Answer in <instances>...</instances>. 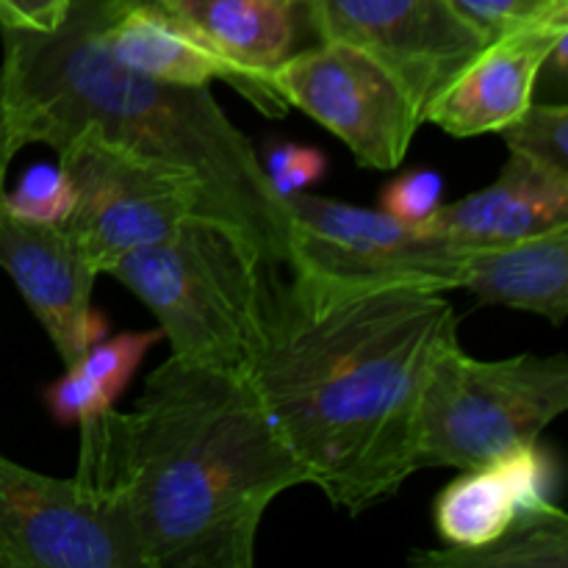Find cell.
<instances>
[{"label":"cell","instance_id":"4316f807","mask_svg":"<svg viewBox=\"0 0 568 568\" xmlns=\"http://www.w3.org/2000/svg\"><path fill=\"white\" fill-rule=\"evenodd\" d=\"M155 3H161V6H164V3H170V0H155Z\"/></svg>","mask_w":568,"mask_h":568},{"label":"cell","instance_id":"ac0fdd59","mask_svg":"<svg viewBox=\"0 0 568 568\" xmlns=\"http://www.w3.org/2000/svg\"><path fill=\"white\" fill-rule=\"evenodd\" d=\"M161 331L116 333L98 338L64 375L44 388L42 399L59 425H87L114 408L136 375L144 355L161 342Z\"/></svg>","mask_w":568,"mask_h":568},{"label":"cell","instance_id":"5bb4252c","mask_svg":"<svg viewBox=\"0 0 568 568\" xmlns=\"http://www.w3.org/2000/svg\"><path fill=\"white\" fill-rule=\"evenodd\" d=\"M555 460L536 444L477 469H464L433 503L444 547H483L503 536L525 510L552 503Z\"/></svg>","mask_w":568,"mask_h":568},{"label":"cell","instance_id":"d6986e66","mask_svg":"<svg viewBox=\"0 0 568 568\" xmlns=\"http://www.w3.org/2000/svg\"><path fill=\"white\" fill-rule=\"evenodd\" d=\"M416 568H568V516L555 503L525 510L483 547H436L408 555Z\"/></svg>","mask_w":568,"mask_h":568},{"label":"cell","instance_id":"4fadbf2b","mask_svg":"<svg viewBox=\"0 0 568 568\" xmlns=\"http://www.w3.org/2000/svg\"><path fill=\"white\" fill-rule=\"evenodd\" d=\"M103 39L116 64L175 87H209L225 81L270 116H283L288 105L264 83L250 81L216 55L192 28L155 0H120L103 28Z\"/></svg>","mask_w":568,"mask_h":568},{"label":"cell","instance_id":"30bf717a","mask_svg":"<svg viewBox=\"0 0 568 568\" xmlns=\"http://www.w3.org/2000/svg\"><path fill=\"white\" fill-rule=\"evenodd\" d=\"M320 42H342L381 61L425 105L488 42L449 0H300Z\"/></svg>","mask_w":568,"mask_h":568},{"label":"cell","instance_id":"603a6c76","mask_svg":"<svg viewBox=\"0 0 568 568\" xmlns=\"http://www.w3.org/2000/svg\"><path fill=\"white\" fill-rule=\"evenodd\" d=\"M444 205V181L433 170H410L386 183L381 209L405 225L427 227Z\"/></svg>","mask_w":568,"mask_h":568},{"label":"cell","instance_id":"277c9868","mask_svg":"<svg viewBox=\"0 0 568 568\" xmlns=\"http://www.w3.org/2000/svg\"><path fill=\"white\" fill-rule=\"evenodd\" d=\"M275 270L242 231L192 214L170 239L122 255L105 275L155 316L170 355L244 369Z\"/></svg>","mask_w":568,"mask_h":568},{"label":"cell","instance_id":"2e32d148","mask_svg":"<svg viewBox=\"0 0 568 568\" xmlns=\"http://www.w3.org/2000/svg\"><path fill=\"white\" fill-rule=\"evenodd\" d=\"M486 305L564 325L568 316V225L503 247L469 250L464 286Z\"/></svg>","mask_w":568,"mask_h":568},{"label":"cell","instance_id":"9a60e30c","mask_svg":"<svg viewBox=\"0 0 568 568\" xmlns=\"http://www.w3.org/2000/svg\"><path fill=\"white\" fill-rule=\"evenodd\" d=\"M568 225V175L510 153L491 186L444 203L427 227L464 250L503 247Z\"/></svg>","mask_w":568,"mask_h":568},{"label":"cell","instance_id":"d4e9b609","mask_svg":"<svg viewBox=\"0 0 568 568\" xmlns=\"http://www.w3.org/2000/svg\"><path fill=\"white\" fill-rule=\"evenodd\" d=\"M67 9L70 0H0V28L53 31Z\"/></svg>","mask_w":568,"mask_h":568},{"label":"cell","instance_id":"7c38bea8","mask_svg":"<svg viewBox=\"0 0 568 568\" xmlns=\"http://www.w3.org/2000/svg\"><path fill=\"white\" fill-rule=\"evenodd\" d=\"M566 39L568 20L491 39L425 105L422 120L458 139L499 133L536 100L538 78Z\"/></svg>","mask_w":568,"mask_h":568},{"label":"cell","instance_id":"484cf974","mask_svg":"<svg viewBox=\"0 0 568 568\" xmlns=\"http://www.w3.org/2000/svg\"><path fill=\"white\" fill-rule=\"evenodd\" d=\"M20 150H22V144L17 142L14 122H11V111H9V98H6L3 72H0V200H3V194H6V178H9V166Z\"/></svg>","mask_w":568,"mask_h":568},{"label":"cell","instance_id":"44dd1931","mask_svg":"<svg viewBox=\"0 0 568 568\" xmlns=\"http://www.w3.org/2000/svg\"><path fill=\"white\" fill-rule=\"evenodd\" d=\"M72 183L61 164H33L14 189H6L3 205L14 216L42 225H67L72 214Z\"/></svg>","mask_w":568,"mask_h":568},{"label":"cell","instance_id":"e0dca14e","mask_svg":"<svg viewBox=\"0 0 568 568\" xmlns=\"http://www.w3.org/2000/svg\"><path fill=\"white\" fill-rule=\"evenodd\" d=\"M164 9L233 70L270 87V72L294 53L303 6L300 0H170Z\"/></svg>","mask_w":568,"mask_h":568},{"label":"cell","instance_id":"9c48e42d","mask_svg":"<svg viewBox=\"0 0 568 568\" xmlns=\"http://www.w3.org/2000/svg\"><path fill=\"white\" fill-rule=\"evenodd\" d=\"M286 211L294 222L292 266L342 281L399 283L433 292L464 286L469 250L430 227L405 225L383 209L308 192L286 197Z\"/></svg>","mask_w":568,"mask_h":568},{"label":"cell","instance_id":"6da1fadb","mask_svg":"<svg viewBox=\"0 0 568 568\" xmlns=\"http://www.w3.org/2000/svg\"><path fill=\"white\" fill-rule=\"evenodd\" d=\"M458 338L444 292L272 272L247 372L272 425L333 508L361 516L397 497L416 466L433 358Z\"/></svg>","mask_w":568,"mask_h":568},{"label":"cell","instance_id":"52a82bcc","mask_svg":"<svg viewBox=\"0 0 568 568\" xmlns=\"http://www.w3.org/2000/svg\"><path fill=\"white\" fill-rule=\"evenodd\" d=\"M0 568H142V560L114 494L0 453Z\"/></svg>","mask_w":568,"mask_h":568},{"label":"cell","instance_id":"5b68a950","mask_svg":"<svg viewBox=\"0 0 568 568\" xmlns=\"http://www.w3.org/2000/svg\"><path fill=\"white\" fill-rule=\"evenodd\" d=\"M568 408V358L514 355L480 361L458 338L427 369L416 419L419 469H477L536 444Z\"/></svg>","mask_w":568,"mask_h":568},{"label":"cell","instance_id":"ffe728a7","mask_svg":"<svg viewBox=\"0 0 568 568\" xmlns=\"http://www.w3.org/2000/svg\"><path fill=\"white\" fill-rule=\"evenodd\" d=\"M508 150L544 170L568 175V105L532 100L508 128L499 131Z\"/></svg>","mask_w":568,"mask_h":568},{"label":"cell","instance_id":"7402d4cb","mask_svg":"<svg viewBox=\"0 0 568 568\" xmlns=\"http://www.w3.org/2000/svg\"><path fill=\"white\" fill-rule=\"evenodd\" d=\"M449 6L488 42L521 28L568 20V0H449Z\"/></svg>","mask_w":568,"mask_h":568},{"label":"cell","instance_id":"8fae6325","mask_svg":"<svg viewBox=\"0 0 568 568\" xmlns=\"http://www.w3.org/2000/svg\"><path fill=\"white\" fill-rule=\"evenodd\" d=\"M0 270L14 281L64 366L109 331V320L92 305L100 272L64 225L20 220L0 200Z\"/></svg>","mask_w":568,"mask_h":568},{"label":"cell","instance_id":"cb8c5ba5","mask_svg":"<svg viewBox=\"0 0 568 568\" xmlns=\"http://www.w3.org/2000/svg\"><path fill=\"white\" fill-rule=\"evenodd\" d=\"M264 170L272 189H275V194L286 203V197L305 192V189L314 186V183L325 175L327 159L325 153L316 148L281 142L270 150V155H266L264 161Z\"/></svg>","mask_w":568,"mask_h":568},{"label":"cell","instance_id":"7a4b0ae2","mask_svg":"<svg viewBox=\"0 0 568 568\" xmlns=\"http://www.w3.org/2000/svg\"><path fill=\"white\" fill-rule=\"evenodd\" d=\"M78 475L114 494L142 568H253L270 505L308 475L247 372L170 355L128 414L81 425Z\"/></svg>","mask_w":568,"mask_h":568},{"label":"cell","instance_id":"ba28073f","mask_svg":"<svg viewBox=\"0 0 568 568\" xmlns=\"http://www.w3.org/2000/svg\"><path fill=\"white\" fill-rule=\"evenodd\" d=\"M266 81L288 109L305 111L342 139L366 170H397L425 125L422 109L394 72L342 42H320L292 53Z\"/></svg>","mask_w":568,"mask_h":568},{"label":"cell","instance_id":"8992f818","mask_svg":"<svg viewBox=\"0 0 568 568\" xmlns=\"http://www.w3.org/2000/svg\"><path fill=\"white\" fill-rule=\"evenodd\" d=\"M55 155L75 194L64 227L100 275L122 255L170 239L192 214L205 216L197 178L131 153L92 125L72 131Z\"/></svg>","mask_w":568,"mask_h":568},{"label":"cell","instance_id":"3957f363","mask_svg":"<svg viewBox=\"0 0 568 568\" xmlns=\"http://www.w3.org/2000/svg\"><path fill=\"white\" fill-rule=\"evenodd\" d=\"M120 0H70L53 31L0 28L17 142L59 148L92 125L100 136L197 178L205 216L227 222L272 266H292L294 222L264 161L209 87H175L116 64L103 28Z\"/></svg>","mask_w":568,"mask_h":568}]
</instances>
